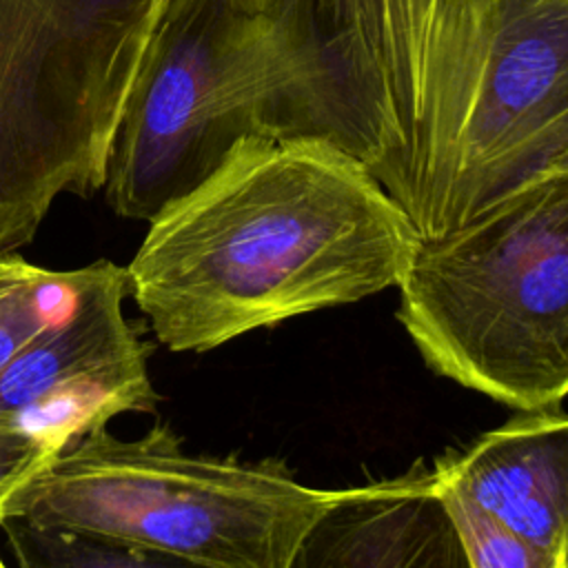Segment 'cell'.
<instances>
[{"instance_id":"6da1fadb","label":"cell","mask_w":568,"mask_h":568,"mask_svg":"<svg viewBox=\"0 0 568 568\" xmlns=\"http://www.w3.org/2000/svg\"><path fill=\"white\" fill-rule=\"evenodd\" d=\"M266 4V135L351 155L419 240L568 169V0Z\"/></svg>"},{"instance_id":"7a4b0ae2","label":"cell","mask_w":568,"mask_h":568,"mask_svg":"<svg viewBox=\"0 0 568 568\" xmlns=\"http://www.w3.org/2000/svg\"><path fill=\"white\" fill-rule=\"evenodd\" d=\"M149 224L126 266L129 295L173 353L397 286L419 242L351 155L266 133L242 138Z\"/></svg>"},{"instance_id":"3957f363","label":"cell","mask_w":568,"mask_h":568,"mask_svg":"<svg viewBox=\"0 0 568 568\" xmlns=\"http://www.w3.org/2000/svg\"><path fill=\"white\" fill-rule=\"evenodd\" d=\"M426 364L490 399L535 410L568 395V169L419 240L397 282Z\"/></svg>"},{"instance_id":"277c9868","label":"cell","mask_w":568,"mask_h":568,"mask_svg":"<svg viewBox=\"0 0 568 568\" xmlns=\"http://www.w3.org/2000/svg\"><path fill=\"white\" fill-rule=\"evenodd\" d=\"M333 497L275 459L189 453L162 424L135 439L104 426L11 490L0 519L115 537L215 568H284Z\"/></svg>"},{"instance_id":"5b68a950","label":"cell","mask_w":568,"mask_h":568,"mask_svg":"<svg viewBox=\"0 0 568 568\" xmlns=\"http://www.w3.org/2000/svg\"><path fill=\"white\" fill-rule=\"evenodd\" d=\"M166 0H0V255L91 197Z\"/></svg>"},{"instance_id":"8992f818","label":"cell","mask_w":568,"mask_h":568,"mask_svg":"<svg viewBox=\"0 0 568 568\" xmlns=\"http://www.w3.org/2000/svg\"><path fill=\"white\" fill-rule=\"evenodd\" d=\"M273 89L266 0H166L109 146V206L153 222L242 138L266 133Z\"/></svg>"},{"instance_id":"52a82bcc","label":"cell","mask_w":568,"mask_h":568,"mask_svg":"<svg viewBox=\"0 0 568 568\" xmlns=\"http://www.w3.org/2000/svg\"><path fill=\"white\" fill-rule=\"evenodd\" d=\"M126 266L98 260L42 333L0 373V417L33 435L51 457L122 413H153L149 344L124 315Z\"/></svg>"},{"instance_id":"ba28073f","label":"cell","mask_w":568,"mask_h":568,"mask_svg":"<svg viewBox=\"0 0 568 568\" xmlns=\"http://www.w3.org/2000/svg\"><path fill=\"white\" fill-rule=\"evenodd\" d=\"M284 568H473L433 470L339 488Z\"/></svg>"},{"instance_id":"9c48e42d","label":"cell","mask_w":568,"mask_h":568,"mask_svg":"<svg viewBox=\"0 0 568 568\" xmlns=\"http://www.w3.org/2000/svg\"><path fill=\"white\" fill-rule=\"evenodd\" d=\"M433 475L508 530L568 559V413L559 406L521 410L437 459Z\"/></svg>"},{"instance_id":"30bf717a","label":"cell","mask_w":568,"mask_h":568,"mask_svg":"<svg viewBox=\"0 0 568 568\" xmlns=\"http://www.w3.org/2000/svg\"><path fill=\"white\" fill-rule=\"evenodd\" d=\"M0 528L18 568H215L169 550L22 517H4Z\"/></svg>"},{"instance_id":"8fae6325","label":"cell","mask_w":568,"mask_h":568,"mask_svg":"<svg viewBox=\"0 0 568 568\" xmlns=\"http://www.w3.org/2000/svg\"><path fill=\"white\" fill-rule=\"evenodd\" d=\"M87 280V266L51 271L18 253L0 255V373L71 304Z\"/></svg>"},{"instance_id":"7c38bea8","label":"cell","mask_w":568,"mask_h":568,"mask_svg":"<svg viewBox=\"0 0 568 568\" xmlns=\"http://www.w3.org/2000/svg\"><path fill=\"white\" fill-rule=\"evenodd\" d=\"M437 481V479H435ZM473 568H568V559L508 530L459 490L437 481Z\"/></svg>"},{"instance_id":"4fadbf2b","label":"cell","mask_w":568,"mask_h":568,"mask_svg":"<svg viewBox=\"0 0 568 568\" xmlns=\"http://www.w3.org/2000/svg\"><path fill=\"white\" fill-rule=\"evenodd\" d=\"M49 459V450L24 428L0 417V504Z\"/></svg>"},{"instance_id":"5bb4252c","label":"cell","mask_w":568,"mask_h":568,"mask_svg":"<svg viewBox=\"0 0 568 568\" xmlns=\"http://www.w3.org/2000/svg\"><path fill=\"white\" fill-rule=\"evenodd\" d=\"M0 568H9V566L2 561V557H0Z\"/></svg>"}]
</instances>
